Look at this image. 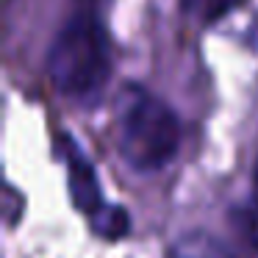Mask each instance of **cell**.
<instances>
[{
    "label": "cell",
    "mask_w": 258,
    "mask_h": 258,
    "mask_svg": "<svg viewBox=\"0 0 258 258\" xmlns=\"http://www.w3.org/2000/svg\"><path fill=\"white\" fill-rule=\"evenodd\" d=\"M67 147V169H70V197H73V206L84 214H95L103 206V195H100V183H97V175L92 161L84 153L75 147V142L64 139Z\"/></svg>",
    "instance_id": "3"
},
{
    "label": "cell",
    "mask_w": 258,
    "mask_h": 258,
    "mask_svg": "<svg viewBox=\"0 0 258 258\" xmlns=\"http://www.w3.org/2000/svg\"><path fill=\"white\" fill-rule=\"evenodd\" d=\"M111 73V50L103 25L89 14L73 17L47 50V75L64 97H95Z\"/></svg>",
    "instance_id": "2"
},
{
    "label": "cell",
    "mask_w": 258,
    "mask_h": 258,
    "mask_svg": "<svg viewBox=\"0 0 258 258\" xmlns=\"http://www.w3.org/2000/svg\"><path fill=\"white\" fill-rule=\"evenodd\" d=\"M92 225H95V233H100L103 239H122L131 230V217L122 206H106L103 203L92 214Z\"/></svg>",
    "instance_id": "5"
},
{
    "label": "cell",
    "mask_w": 258,
    "mask_h": 258,
    "mask_svg": "<svg viewBox=\"0 0 258 258\" xmlns=\"http://www.w3.org/2000/svg\"><path fill=\"white\" fill-rule=\"evenodd\" d=\"M169 258H236V255L211 233L191 230L169 247Z\"/></svg>",
    "instance_id": "4"
},
{
    "label": "cell",
    "mask_w": 258,
    "mask_h": 258,
    "mask_svg": "<svg viewBox=\"0 0 258 258\" xmlns=\"http://www.w3.org/2000/svg\"><path fill=\"white\" fill-rule=\"evenodd\" d=\"M117 150L131 169L156 172L167 167L180 147L175 111L142 86H122L114 103Z\"/></svg>",
    "instance_id": "1"
},
{
    "label": "cell",
    "mask_w": 258,
    "mask_h": 258,
    "mask_svg": "<svg viewBox=\"0 0 258 258\" xmlns=\"http://www.w3.org/2000/svg\"><path fill=\"white\" fill-rule=\"evenodd\" d=\"M81 3H100V0H81Z\"/></svg>",
    "instance_id": "8"
},
{
    "label": "cell",
    "mask_w": 258,
    "mask_h": 258,
    "mask_svg": "<svg viewBox=\"0 0 258 258\" xmlns=\"http://www.w3.org/2000/svg\"><path fill=\"white\" fill-rule=\"evenodd\" d=\"M252 200H255V206H258V164H255V169H252Z\"/></svg>",
    "instance_id": "7"
},
{
    "label": "cell",
    "mask_w": 258,
    "mask_h": 258,
    "mask_svg": "<svg viewBox=\"0 0 258 258\" xmlns=\"http://www.w3.org/2000/svg\"><path fill=\"white\" fill-rule=\"evenodd\" d=\"M233 3H236V0H183V6L189 9V12L200 14L206 23L222 17L225 12H230V9H233Z\"/></svg>",
    "instance_id": "6"
}]
</instances>
